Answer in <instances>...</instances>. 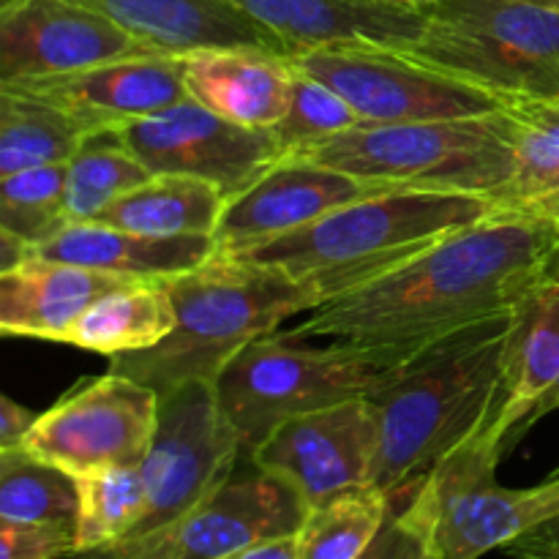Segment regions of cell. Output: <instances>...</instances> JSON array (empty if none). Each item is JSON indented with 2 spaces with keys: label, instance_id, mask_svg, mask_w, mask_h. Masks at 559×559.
<instances>
[{
  "label": "cell",
  "instance_id": "35",
  "mask_svg": "<svg viewBox=\"0 0 559 559\" xmlns=\"http://www.w3.org/2000/svg\"><path fill=\"white\" fill-rule=\"evenodd\" d=\"M415 484H418V480H415ZM409 489H413V484L393 491L391 511H388L385 524H382L377 538L371 540L369 549H366L358 559H429L424 538H420L418 530H415L413 524L407 522V516H404V502H407Z\"/></svg>",
  "mask_w": 559,
  "mask_h": 559
},
{
  "label": "cell",
  "instance_id": "36",
  "mask_svg": "<svg viewBox=\"0 0 559 559\" xmlns=\"http://www.w3.org/2000/svg\"><path fill=\"white\" fill-rule=\"evenodd\" d=\"M500 551L511 559H559V513L530 533L519 535Z\"/></svg>",
  "mask_w": 559,
  "mask_h": 559
},
{
  "label": "cell",
  "instance_id": "30",
  "mask_svg": "<svg viewBox=\"0 0 559 559\" xmlns=\"http://www.w3.org/2000/svg\"><path fill=\"white\" fill-rule=\"evenodd\" d=\"M153 173L118 142L115 131L87 136L85 147L69 162L66 175V224H93L126 191Z\"/></svg>",
  "mask_w": 559,
  "mask_h": 559
},
{
  "label": "cell",
  "instance_id": "4",
  "mask_svg": "<svg viewBox=\"0 0 559 559\" xmlns=\"http://www.w3.org/2000/svg\"><path fill=\"white\" fill-rule=\"evenodd\" d=\"M178 322L156 347L109 358V371L158 396L186 382H216L224 366L278 322L320 309L311 289L271 265L213 254L205 265L164 278Z\"/></svg>",
  "mask_w": 559,
  "mask_h": 559
},
{
  "label": "cell",
  "instance_id": "21",
  "mask_svg": "<svg viewBox=\"0 0 559 559\" xmlns=\"http://www.w3.org/2000/svg\"><path fill=\"white\" fill-rule=\"evenodd\" d=\"M134 33L164 55H191L200 49H267L287 58L276 36L251 22L224 0H76Z\"/></svg>",
  "mask_w": 559,
  "mask_h": 559
},
{
  "label": "cell",
  "instance_id": "13",
  "mask_svg": "<svg viewBox=\"0 0 559 559\" xmlns=\"http://www.w3.org/2000/svg\"><path fill=\"white\" fill-rule=\"evenodd\" d=\"M153 175H189L207 180L235 200L282 162L271 129H249L211 112L194 98L115 131Z\"/></svg>",
  "mask_w": 559,
  "mask_h": 559
},
{
  "label": "cell",
  "instance_id": "10",
  "mask_svg": "<svg viewBox=\"0 0 559 559\" xmlns=\"http://www.w3.org/2000/svg\"><path fill=\"white\" fill-rule=\"evenodd\" d=\"M243 459L213 382H186L158 396V426L140 462L147 506L131 538L169 527L194 511Z\"/></svg>",
  "mask_w": 559,
  "mask_h": 559
},
{
  "label": "cell",
  "instance_id": "2",
  "mask_svg": "<svg viewBox=\"0 0 559 559\" xmlns=\"http://www.w3.org/2000/svg\"><path fill=\"white\" fill-rule=\"evenodd\" d=\"M513 309L431 338L366 396L377 424L374 489L393 495L415 484L489 424L500 402Z\"/></svg>",
  "mask_w": 559,
  "mask_h": 559
},
{
  "label": "cell",
  "instance_id": "24",
  "mask_svg": "<svg viewBox=\"0 0 559 559\" xmlns=\"http://www.w3.org/2000/svg\"><path fill=\"white\" fill-rule=\"evenodd\" d=\"M175 322L178 311L167 284L131 282L102 295L74 325L66 328L58 344L115 358L156 347L173 333Z\"/></svg>",
  "mask_w": 559,
  "mask_h": 559
},
{
  "label": "cell",
  "instance_id": "22",
  "mask_svg": "<svg viewBox=\"0 0 559 559\" xmlns=\"http://www.w3.org/2000/svg\"><path fill=\"white\" fill-rule=\"evenodd\" d=\"M123 284L131 278L33 254L14 271L0 273V333L58 344L66 328Z\"/></svg>",
  "mask_w": 559,
  "mask_h": 559
},
{
  "label": "cell",
  "instance_id": "29",
  "mask_svg": "<svg viewBox=\"0 0 559 559\" xmlns=\"http://www.w3.org/2000/svg\"><path fill=\"white\" fill-rule=\"evenodd\" d=\"M391 511V495L364 486L309 508L295 535L298 559H358L377 538Z\"/></svg>",
  "mask_w": 559,
  "mask_h": 559
},
{
  "label": "cell",
  "instance_id": "18",
  "mask_svg": "<svg viewBox=\"0 0 559 559\" xmlns=\"http://www.w3.org/2000/svg\"><path fill=\"white\" fill-rule=\"evenodd\" d=\"M555 409H559V260L513 309L500 402L480 431L508 456Z\"/></svg>",
  "mask_w": 559,
  "mask_h": 559
},
{
  "label": "cell",
  "instance_id": "37",
  "mask_svg": "<svg viewBox=\"0 0 559 559\" xmlns=\"http://www.w3.org/2000/svg\"><path fill=\"white\" fill-rule=\"evenodd\" d=\"M38 415L33 409L22 407L14 399H0V451H11V448H22L25 437L36 426Z\"/></svg>",
  "mask_w": 559,
  "mask_h": 559
},
{
  "label": "cell",
  "instance_id": "20",
  "mask_svg": "<svg viewBox=\"0 0 559 559\" xmlns=\"http://www.w3.org/2000/svg\"><path fill=\"white\" fill-rule=\"evenodd\" d=\"M295 66L267 49H200L186 55V93L211 112L249 126L273 129L293 102Z\"/></svg>",
  "mask_w": 559,
  "mask_h": 559
},
{
  "label": "cell",
  "instance_id": "31",
  "mask_svg": "<svg viewBox=\"0 0 559 559\" xmlns=\"http://www.w3.org/2000/svg\"><path fill=\"white\" fill-rule=\"evenodd\" d=\"M80 519H76V549H104L131 535L147 506L145 478L140 464L104 467L76 478Z\"/></svg>",
  "mask_w": 559,
  "mask_h": 559
},
{
  "label": "cell",
  "instance_id": "42",
  "mask_svg": "<svg viewBox=\"0 0 559 559\" xmlns=\"http://www.w3.org/2000/svg\"><path fill=\"white\" fill-rule=\"evenodd\" d=\"M382 3H399V5H415L413 0H382Z\"/></svg>",
  "mask_w": 559,
  "mask_h": 559
},
{
  "label": "cell",
  "instance_id": "38",
  "mask_svg": "<svg viewBox=\"0 0 559 559\" xmlns=\"http://www.w3.org/2000/svg\"><path fill=\"white\" fill-rule=\"evenodd\" d=\"M222 559H298V555H295V535L293 538L267 540V544L251 546V549L235 551V555Z\"/></svg>",
  "mask_w": 559,
  "mask_h": 559
},
{
  "label": "cell",
  "instance_id": "34",
  "mask_svg": "<svg viewBox=\"0 0 559 559\" xmlns=\"http://www.w3.org/2000/svg\"><path fill=\"white\" fill-rule=\"evenodd\" d=\"M74 549L76 530L0 522V559H66Z\"/></svg>",
  "mask_w": 559,
  "mask_h": 559
},
{
  "label": "cell",
  "instance_id": "33",
  "mask_svg": "<svg viewBox=\"0 0 559 559\" xmlns=\"http://www.w3.org/2000/svg\"><path fill=\"white\" fill-rule=\"evenodd\" d=\"M360 123H364L360 115L333 87L295 69L293 102H289L287 115L271 131L278 142V151L287 158Z\"/></svg>",
  "mask_w": 559,
  "mask_h": 559
},
{
  "label": "cell",
  "instance_id": "23",
  "mask_svg": "<svg viewBox=\"0 0 559 559\" xmlns=\"http://www.w3.org/2000/svg\"><path fill=\"white\" fill-rule=\"evenodd\" d=\"M218 251L216 238H151L109 224H69L33 249L41 260L91 267L131 282H164L205 265Z\"/></svg>",
  "mask_w": 559,
  "mask_h": 559
},
{
  "label": "cell",
  "instance_id": "15",
  "mask_svg": "<svg viewBox=\"0 0 559 559\" xmlns=\"http://www.w3.org/2000/svg\"><path fill=\"white\" fill-rule=\"evenodd\" d=\"M374 456L377 424L366 399L289 418L251 453L260 467L287 480L309 508L371 486Z\"/></svg>",
  "mask_w": 559,
  "mask_h": 559
},
{
  "label": "cell",
  "instance_id": "11",
  "mask_svg": "<svg viewBox=\"0 0 559 559\" xmlns=\"http://www.w3.org/2000/svg\"><path fill=\"white\" fill-rule=\"evenodd\" d=\"M304 74L338 93L364 123H415L495 115L502 98L462 80L426 69L380 44H336L289 58Z\"/></svg>",
  "mask_w": 559,
  "mask_h": 559
},
{
  "label": "cell",
  "instance_id": "17",
  "mask_svg": "<svg viewBox=\"0 0 559 559\" xmlns=\"http://www.w3.org/2000/svg\"><path fill=\"white\" fill-rule=\"evenodd\" d=\"M391 189L342 169L289 156L267 169L251 189L227 202L216 229L218 251H238L306 227L328 213Z\"/></svg>",
  "mask_w": 559,
  "mask_h": 559
},
{
  "label": "cell",
  "instance_id": "6",
  "mask_svg": "<svg viewBox=\"0 0 559 559\" xmlns=\"http://www.w3.org/2000/svg\"><path fill=\"white\" fill-rule=\"evenodd\" d=\"M298 158L391 191H448L500 202L513 178V126L502 109L480 118L360 123Z\"/></svg>",
  "mask_w": 559,
  "mask_h": 559
},
{
  "label": "cell",
  "instance_id": "25",
  "mask_svg": "<svg viewBox=\"0 0 559 559\" xmlns=\"http://www.w3.org/2000/svg\"><path fill=\"white\" fill-rule=\"evenodd\" d=\"M227 207V197L213 183L189 175H153L126 191L98 218V224L151 235V238H213Z\"/></svg>",
  "mask_w": 559,
  "mask_h": 559
},
{
  "label": "cell",
  "instance_id": "3",
  "mask_svg": "<svg viewBox=\"0 0 559 559\" xmlns=\"http://www.w3.org/2000/svg\"><path fill=\"white\" fill-rule=\"evenodd\" d=\"M495 213H502V207L491 197L388 191L265 243L216 254L278 267L325 306Z\"/></svg>",
  "mask_w": 559,
  "mask_h": 559
},
{
  "label": "cell",
  "instance_id": "5",
  "mask_svg": "<svg viewBox=\"0 0 559 559\" xmlns=\"http://www.w3.org/2000/svg\"><path fill=\"white\" fill-rule=\"evenodd\" d=\"M415 347L328 342L322 347L287 331L246 344L216 377V399L251 456L289 418L366 399Z\"/></svg>",
  "mask_w": 559,
  "mask_h": 559
},
{
  "label": "cell",
  "instance_id": "27",
  "mask_svg": "<svg viewBox=\"0 0 559 559\" xmlns=\"http://www.w3.org/2000/svg\"><path fill=\"white\" fill-rule=\"evenodd\" d=\"M87 136L63 109L0 87V178L69 164L85 147Z\"/></svg>",
  "mask_w": 559,
  "mask_h": 559
},
{
  "label": "cell",
  "instance_id": "40",
  "mask_svg": "<svg viewBox=\"0 0 559 559\" xmlns=\"http://www.w3.org/2000/svg\"><path fill=\"white\" fill-rule=\"evenodd\" d=\"M415 5H418V9H429V5H435V3H440V0H413Z\"/></svg>",
  "mask_w": 559,
  "mask_h": 559
},
{
  "label": "cell",
  "instance_id": "7",
  "mask_svg": "<svg viewBox=\"0 0 559 559\" xmlns=\"http://www.w3.org/2000/svg\"><path fill=\"white\" fill-rule=\"evenodd\" d=\"M399 52L426 69L511 98H559V5L524 0H440Z\"/></svg>",
  "mask_w": 559,
  "mask_h": 559
},
{
  "label": "cell",
  "instance_id": "12",
  "mask_svg": "<svg viewBox=\"0 0 559 559\" xmlns=\"http://www.w3.org/2000/svg\"><path fill=\"white\" fill-rule=\"evenodd\" d=\"M158 426V393L107 371L80 380L38 415L22 448L69 475L140 464Z\"/></svg>",
  "mask_w": 559,
  "mask_h": 559
},
{
  "label": "cell",
  "instance_id": "14",
  "mask_svg": "<svg viewBox=\"0 0 559 559\" xmlns=\"http://www.w3.org/2000/svg\"><path fill=\"white\" fill-rule=\"evenodd\" d=\"M147 55L164 52L76 0H3L0 5V85Z\"/></svg>",
  "mask_w": 559,
  "mask_h": 559
},
{
  "label": "cell",
  "instance_id": "32",
  "mask_svg": "<svg viewBox=\"0 0 559 559\" xmlns=\"http://www.w3.org/2000/svg\"><path fill=\"white\" fill-rule=\"evenodd\" d=\"M66 175L69 164L25 169L0 178V229L27 246H41L66 224Z\"/></svg>",
  "mask_w": 559,
  "mask_h": 559
},
{
  "label": "cell",
  "instance_id": "41",
  "mask_svg": "<svg viewBox=\"0 0 559 559\" xmlns=\"http://www.w3.org/2000/svg\"><path fill=\"white\" fill-rule=\"evenodd\" d=\"M524 3H540V5H559V0H524Z\"/></svg>",
  "mask_w": 559,
  "mask_h": 559
},
{
  "label": "cell",
  "instance_id": "8",
  "mask_svg": "<svg viewBox=\"0 0 559 559\" xmlns=\"http://www.w3.org/2000/svg\"><path fill=\"white\" fill-rule=\"evenodd\" d=\"M502 451L484 431L442 456L409 489L404 516L429 559H478L559 513V467L524 489L497 484Z\"/></svg>",
  "mask_w": 559,
  "mask_h": 559
},
{
  "label": "cell",
  "instance_id": "16",
  "mask_svg": "<svg viewBox=\"0 0 559 559\" xmlns=\"http://www.w3.org/2000/svg\"><path fill=\"white\" fill-rule=\"evenodd\" d=\"M0 87L63 109L91 136L118 131L189 98L186 55L112 60L71 74L9 82Z\"/></svg>",
  "mask_w": 559,
  "mask_h": 559
},
{
  "label": "cell",
  "instance_id": "28",
  "mask_svg": "<svg viewBox=\"0 0 559 559\" xmlns=\"http://www.w3.org/2000/svg\"><path fill=\"white\" fill-rule=\"evenodd\" d=\"M76 519L80 489L74 475L31 456L25 448L0 451V522L76 530Z\"/></svg>",
  "mask_w": 559,
  "mask_h": 559
},
{
  "label": "cell",
  "instance_id": "26",
  "mask_svg": "<svg viewBox=\"0 0 559 559\" xmlns=\"http://www.w3.org/2000/svg\"><path fill=\"white\" fill-rule=\"evenodd\" d=\"M502 112L513 126V178L502 213L559 218V98H511Z\"/></svg>",
  "mask_w": 559,
  "mask_h": 559
},
{
  "label": "cell",
  "instance_id": "39",
  "mask_svg": "<svg viewBox=\"0 0 559 559\" xmlns=\"http://www.w3.org/2000/svg\"><path fill=\"white\" fill-rule=\"evenodd\" d=\"M27 257H33V246H27L22 238L0 229V273L14 271Z\"/></svg>",
  "mask_w": 559,
  "mask_h": 559
},
{
  "label": "cell",
  "instance_id": "9",
  "mask_svg": "<svg viewBox=\"0 0 559 559\" xmlns=\"http://www.w3.org/2000/svg\"><path fill=\"white\" fill-rule=\"evenodd\" d=\"M306 513L309 506L287 480L243 456L222 486L169 527L104 549L71 551L66 559H222L293 538Z\"/></svg>",
  "mask_w": 559,
  "mask_h": 559
},
{
  "label": "cell",
  "instance_id": "1",
  "mask_svg": "<svg viewBox=\"0 0 559 559\" xmlns=\"http://www.w3.org/2000/svg\"><path fill=\"white\" fill-rule=\"evenodd\" d=\"M559 260V218L495 213L448 235L385 276L309 311L295 338L424 347L511 311Z\"/></svg>",
  "mask_w": 559,
  "mask_h": 559
},
{
  "label": "cell",
  "instance_id": "19",
  "mask_svg": "<svg viewBox=\"0 0 559 559\" xmlns=\"http://www.w3.org/2000/svg\"><path fill=\"white\" fill-rule=\"evenodd\" d=\"M265 27L287 49V58L336 44H380L407 49L424 33L418 5L382 0H224Z\"/></svg>",
  "mask_w": 559,
  "mask_h": 559
}]
</instances>
